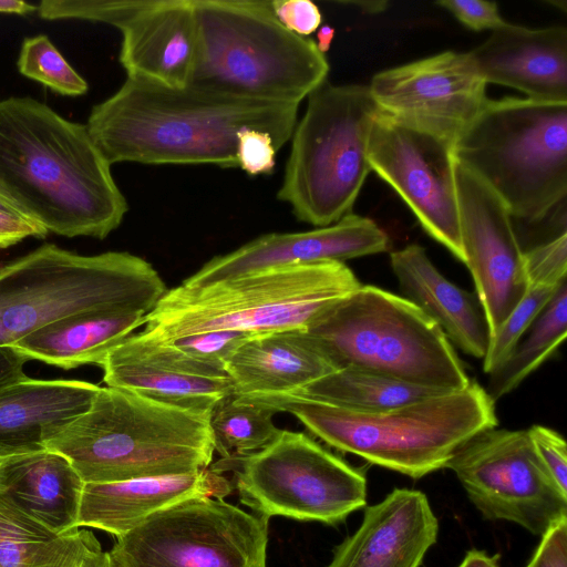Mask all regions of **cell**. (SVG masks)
Instances as JSON below:
<instances>
[{"label":"cell","instance_id":"e0dca14e","mask_svg":"<svg viewBox=\"0 0 567 567\" xmlns=\"http://www.w3.org/2000/svg\"><path fill=\"white\" fill-rule=\"evenodd\" d=\"M101 368L106 386L193 412L212 413L220 401L233 395L225 371L142 332L114 347Z\"/></svg>","mask_w":567,"mask_h":567},{"label":"cell","instance_id":"8fae6325","mask_svg":"<svg viewBox=\"0 0 567 567\" xmlns=\"http://www.w3.org/2000/svg\"><path fill=\"white\" fill-rule=\"evenodd\" d=\"M210 470L234 472L240 503L256 515L336 525L367 505V477L301 432L280 430L266 447L221 458Z\"/></svg>","mask_w":567,"mask_h":567},{"label":"cell","instance_id":"f6af8a7d","mask_svg":"<svg viewBox=\"0 0 567 567\" xmlns=\"http://www.w3.org/2000/svg\"><path fill=\"white\" fill-rule=\"evenodd\" d=\"M334 33V28L328 24L320 25V28L317 30L316 45L322 54H326L330 50Z\"/></svg>","mask_w":567,"mask_h":567},{"label":"cell","instance_id":"5bb4252c","mask_svg":"<svg viewBox=\"0 0 567 567\" xmlns=\"http://www.w3.org/2000/svg\"><path fill=\"white\" fill-rule=\"evenodd\" d=\"M368 158L371 171L401 196L422 228L464 264L454 145L379 111Z\"/></svg>","mask_w":567,"mask_h":567},{"label":"cell","instance_id":"7c38bea8","mask_svg":"<svg viewBox=\"0 0 567 567\" xmlns=\"http://www.w3.org/2000/svg\"><path fill=\"white\" fill-rule=\"evenodd\" d=\"M269 519L224 498L162 509L116 537L115 567H266Z\"/></svg>","mask_w":567,"mask_h":567},{"label":"cell","instance_id":"7402d4cb","mask_svg":"<svg viewBox=\"0 0 567 567\" xmlns=\"http://www.w3.org/2000/svg\"><path fill=\"white\" fill-rule=\"evenodd\" d=\"M233 489L229 480L209 467L174 475L84 483L78 526L118 537L162 509L196 497L224 498Z\"/></svg>","mask_w":567,"mask_h":567},{"label":"cell","instance_id":"44dd1931","mask_svg":"<svg viewBox=\"0 0 567 567\" xmlns=\"http://www.w3.org/2000/svg\"><path fill=\"white\" fill-rule=\"evenodd\" d=\"M486 83L516 89L527 99L567 103V29L505 23L470 52Z\"/></svg>","mask_w":567,"mask_h":567},{"label":"cell","instance_id":"30bf717a","mask_svg":"<svg viewBox=\"0 0 567 567\" xmlns=\"http://www.w3.org/2000/svg\"><path fill=\"white\" fill-rule=\"evenodd\" d=\"M307 97L277 197L298 220L326 227L351 213L371 172L368 146L380 110L369 85L324 81Z\"/></svg>","mask_w":567,"mask_h":567},{"label":"cell","instance_id":"4fadbf2b","mask_svg":"<svg viewBox=\"0 0 567 567\" xmlns=\"http://www.w3.org/2000/svg\"><path fill=\"white\" fill-rule=\"evenodd\" d=\"M445 468L455 473L487 519L515 523L543 536L567 516V495L543 466L527 430H483L454 452Z\"/></svg>","mask_w":567,"mask_h":567},{"label":"cell","instance_id":"b9f144b4","mask_svg":"<svg viewBox=\"0 0 567 567\" xmlns=\"http://www.w3.org/2000/svg\"><path fill=\"white\" fill-rule=\"evenodd\" d=\"M29 359L11 346L0 347V386L28 379L23 368Z\"/></svg>","mask_w":567,"mask_h":567},{"label":"cell","instance_id":"f907efd6","mask_svg":"<svg viewBox=\"0 0 567 567\" xmlns=\"http://www.w3.org/2000/svg\"><path fill=\"white\" fill-rule=\"evenodd\" d=\"M92 554H93V553H92ZM86 559H87V558H86ZM85 561H86V560H85ZM85 561H84V564L82 565V567H84V565H85Z\"/></svg>","mask_w":567,"mask_h":567},{"label":"cell","instance_id":"d590c367","mask_svg":"<svg viewBox=\"0 0 567 567\" xmlns=\"http://www.w3.org/2000/svg\"><path fill=\"white\" fill-rule=\"evenodd\" d=\"M277 152L272 137L266 132L244 128L237 133L238 168L251 176L272 173Z\"/></svg>","mask_w":567,"mask_h":567},{"label":"cell","instance_id":"74e56055","mask_svg":"<svg viewBox=\"0 0 567 567\" xmlns=\"http://www.w3.org/2000/svg\"><path fill=\"white\" fill-rule=\"evenodd\" d=\"M437 6L451 12L463 25L474 31L496 30L506 21L496 2L483 0H442Z\"/></svg>","mask_w":567,"mask_h":567},{"label":"cell","instance_id":"ac0fdd59","mask_svg":"<svg viewBox=\"0 0 567 567\" xmlns=\"http://www.w3.org/2000/svg\"><path fill=\"white\" fill-rule=\"evenodd\" d=\"M389 236L372 219L349 213L334 224L300 233L261 235L239 248L208 260L183 281L200 288L265 269L348 259L384 252Z\"/></svg>","mask_w":567,"mask_h":567},{"label":"cell","instance_id":"ffe728a7","mask_svg":"<svg viewBox=\"0 0 567 567\" xmlns=\"http://www.w3.org/2000/svg\"><path fill=\"white\" fill-rule=\"evenodd\" d=\"M437 533L426 495L394 488L365 507L361 525L336 547L328 567H420Z\"/></svg>","mask_w":567,"mask_h":567},{"label":"cell","instance_id":"f35d334b","mask_svg":"<svg viewBox=\"0 0 567 567\" xmlns=\"http://www.w3.org/2000/svg\"><path fill=\"white\" fill-rule=\"evenodd\" d=\"M271 7L279 22L300 37L308 38L321 25V12L310 0H276Z\"/></svg>","mask_w":567,"mask_h":567},{"label":"cell","instance_id":"bcb514c9","mask_svg":"<svg viewBox=\"0 0 567 567\" xmlns=\"http://www.w3.org/2000/svg\"><path fill=\"white\" fill-rule=\"evenodd\" d=\"M84 567H115V565L109 551L100 548L87 557Z\"/></svg>","mask_w":567,"mask_h":567},{"label":"cell","instance_id":"f1b7e54d","mask_svg":"<svg viewBox=\"0 0 567 567\" xmlns=\"http://www.w3.org/2000/svg\"><path fill=\"white\" fill-rule=\"evenodd\" d=\"M449 392L452 391L343 368L286 395L358 413H378Z\"/></svg>","mask_w":567,"mask_h":567},{"label":"cell","instance_id":"d6986e66","mask_svg":"<svg viewBox=\"0 0 567 567\" xmlns=\"http://www.w3.org/2000/svg\"><path fill=\"white\" fill-rule=\"evenodd\" d=\"M117 29L120 62L127 76L171 86L190 82L199 45L194 0L135 1Z\"/></svg>","mask_w":567,"mask_h":567},{"label":"cell","instance_id":"6da1fadb","mask_svg":"<svg viewBox=\"0 0 567 567\" xmlns=\"http://www.w3.org/2000/svg\"><path fill=\"white\" fill-rule=\"evenodd\" d=\"M299 104L255 100L187 84L127 76L95 105L87 131L112 165L213 164L238 168L237 133H268L279 151L298 121Z\"/></svg>","mask_w":567,"mask_h":567},{"label":"cell","instance_id":"cb8c5ba5","mask_svg":"<svg viewBox=\"0 0 567 567\" xmlns=\"http://www.w3.org/2000/svg\"><path fill=\"white\" fill-rule=\"evenodd\" d=\"M100 386L79 380H25L0 386V460L45 450L61 426L85 412Z\"/></svg>","mask_w":567,"mask_h":567},{"label":"cell","instance_id":"2e32d148","mask_svg":"<svg viewBox=\"0 0 567 567\" xmlns=\"http://www.w3.org/2000/svg\"><path fill=\"white\" fill-rule=\"evenodd\" d=\"M455 183L464 264L491 338L528 290L524 250L507 206L483 179L457 162Z\"/></svg>","mask_w":567,"mask_h":567},{"label":"cell","instance_id":"d4e9b609","mask_svg":"<svg viewBox=\"0 0 567 567\" xmlns=\"http://www.w3.org/2000/svg\"><path fill=\"white\" fill-rule=\"evenodd\" d=\"M336 370L305 330L255 336L226 364L235 396L290 394Z\"/></svg>","mask_w":567,"mask_h":567},{"label":"cell","instance_id":"d6a6232c","mask_svg":"<svg viewBox=\"0 0 567 567\" xmlns=\"http://www.w3.org/2000/svg\"><path fill=\"white\" fill-rule=\"evenodd\" d=\"M559 286L528 287L523 299L489 338V343L483 358V370L485 373L489 374L493 372L507 358Z\"/></svg>","mask_w":567,"mask_h":567},{"label":"cell","instance_id":"9a60e30c","mask_svg":"<svg viewBox=\"0 0 567 567\" xmlns=\"http://www.w3.org/2000/svg\"><path fill=\"white\" fill-rule=\"evenodd\" d=\"M470 54L445 51L377 73L369 85L380 111L455 143L488 101Z\"/></svg>","mask_w":567,"mask_h":567},{"label":"cell","instance_id":"8d00e7d4","mask_svg":"<svg viewBox=\"0 0 567 567\" xmlns=\"http://www.w3.org/2000/svg\"><path fill=\"white\" fill-rule=\"evenodd\" d=\"M533 447L560 492L567 495V446L555 430L533 425L527 430Z\"/></svg>","mask_w":567,"mask_h":567},{"label":"cell","instance_id":"1f68e13d","mask_svg":"<svg viewBox=\"0 0 567 567\" xmlns=\"http://www.w3.org/2000/svg\"><path fill=\"white\" fill-rule=\"evenodd\" d=\"M17 64L21 74L62 95L78 96L89 89L47 35L24 39Z\"/></svg>","mask_w":567,"mask_h":567},{"label":"cell","instance_id":"ba28073f","mask_svg":"<svg viewBox=\"0 0 567 567\" xmlns=\"http://www.w3.org/2000/svg\"><path fill=\"white\" fill-rule=\"evenodd\" d=\"M305 331L337 370L352 368L451 391L472 381L434 321L405 298L375 286L360 285Z\"/></svg>","mask_w":567,"mask_h":567},{"label":"cell","instance_id":"484cf974","mask_svg":"<svg viewBox=\"0 0 567 567\" xmlns=\"http://www.w3.org/2000/svg\"><path fill=\"white\" fill-rule=\"evenodd\" d=\"M83 486L69 460L47 449L0 460V494L58 534L80 528Z\"/></svg>","mask_w":567,"mask_h":567},{"label":"cell","instance_id":"3957f363","mask_svg":"<svg viewBox=\"0 0 567 567\" xmlns=\"http://www.w3.org/2000/svg\"><path fill=\"white\" fill-rule=\"evenodd\" d=\"M210 415L100 386L89 409L44 447L68 458L84 483L197 472L215 452Z\"/></svg>","mask_w":567,"mask_h":567},{"label":"cell","instance_id":"f546056e","mask_svg":"<svg viewBox=\"0 0 567 567\" xmlns=\"http://www.w3.org/2000/svg\"><path fill=\"white\" fill-rule=\"evenodd\" d=\"M567 336V280L560 284L537 319L507 358L489 373L487 393L496 402L515 390L548 360Z\"/></svg>","mask_w":567,"mask_h":567},{"label":"cell","instance_id":"4dcf8cb0","mask_svg":"<svg viewBox=\"0 0 567 567\" xmlns=\"http://www.w3.org/2000/svg\"><path fill=\"white\" fill-rule=\"evenodd\" d=\"M275 412L230 395L220 401L210 415L215 451L221 458L239 457L262 450L279 434Z\"/></svg>","mask_w":567,"mask_h":567},{"label":"cell","instance_id":"681fc988","mask_svg":"<svg viewBox=\"0 0 567 567\" xmlns=\"http://www.w3.org/2000/svg\"><path fill=\"white\" fill-rule=\"evenodd\" d=\"M548 3L555 4L560 10L566 11V1L565 0H561V1H548Z\"/></svg>","mask_w":567,"mask_h":567},{"label":"cell","instance_id":"7a4b0ae2","mask_svg":"<svg viewBox=\"0 0 567 567\" xmlns=\"http://www.w3.org/2000/svg\"><path fill=\"white\" fill-rule=\"evenodd\" d=\"M0 196L65 237L104 239L128 210L86 125L31 97L0 101Z\"/></svg>","mask_w":567,"mask_h":567},{"label":"cell","instance_id":"9c48e42d","mask_svg":"<svg viewBox=\"0 0 567 567\" xmlns=\"http://www.w3.org/2000/svg\"><path fill=\"white\" fill-rule=\"evenodd\" d=\"M454 150L513 219L539 223L566 200L567 103L488 99Z\"/></svg>","mask_w":567,"mask_h":567},{"label":"cell","instance_id":"603a6c76","mask_svg":"<svg viewBox=\"0 0 567 567\" xmlns=\"http://www.w3.org/2000/svg\"><path fill=\"white\" fill-rule=\"evenodd\" d=\"M390 264L403 298L434 321L456 348L483 359L489 329L477 296L446 279L417 244L391 252Z\"/></svg>","mask_w":567,"mask_h":567},{"label":"cell","instance_id":"60d3db41","mask_svg":"<svg viewBox=\"0 0 567 567\" xmlns=\"http://www.w3.org/2000/svg\"><path fill=\"white\" fill-rule=\"evenodd\" d=\"M41 226L17 215L0 210V249L8 248L28 237H44Z\"/></svg>","mask_w":567,"mask_h":567},{"label":"cell","instance_id":"ee69618b","mask_svg":"<svg viewBox=\"0 0 567 567\" xmlns=\"http://www.w3.org/2000/svg\"><path fill=\"white\" fill-rule=\"evenodd\" d=\"M37 10V6L20 0H0V13L27 14Z\"/></svg>","mask_w":567,"mask_h":567},{"label":"cell","instance_id":"7bdbcfd3","mask_svg":"<svg viewBox=\"0 0 567 567\" xmlns=\"http://www.w3.org/2000/svg\"><path fill=\"white\" fill-rule=\"evenodd\" d=\"M457 567H499L498 556H489L484 550L472 549L466 553Z\"/></svg>","mask_w":567,"mask_h":567},{"label":"cell","instance_id":"e575fe53","mask_svg":"<svg viewBox=\"0 0 567 567\" xmlns=\"http://www.w3.org/2000/svg\"><path fill=\"white\" fill-rule=\"evenodd\" d=\"M524 264L529 286H559L567 280L566 228L545 243L524 250Z\"/></svg>","mask_w":567,"mask_h":567},{"label":"cell","instance_id":"52a82bcc","mask_svg":"<svg viewBox=\"0 0 567 567\" xmlns=\"http://www.w3.org/2000/svg\"><path fill=\"white\" fill-rule=\"evenodd\" d=\"M165 292L158 272L138 256H83L45 244L0 266V347L79 312L147 313Z\"/></svg>","mask_w":567,"mask_h":567},{"label":"cell","instance_id":"836d02e7","mask_svg":"<svg viewBox=\"0 0 567 567\" xmlns=\"http://www.w3.org/2000/svg\"><path fill=\"white\" fill-rule=\"evenodd\" d=\"M255 336L236 330H214L164 341L199 362L226 372V364L230 357L243 343Z\"/></svg>","mask_w":567,"mask_h":567},{"label":"cell","instance_id":"8992f818","mask_svg":"<svg viewBox=\"0 0 567 567\" xmlns=\"http://www.w3.org/2000/svg\"><path fill=\"white\" fill-rule=\"evenodd\" d=\"M198 55L188 84L255 100L300 104L327 81L316 42L284 27L268 0H194Z\"/></svg>","mask_w":567,"mask_h":567},{"label":"cell","instance_id":"c3c4849f","mask_svg":"<svg viewBox=\"0 0 567 567\" xmlns=\"http://www.w3.org/2000/svg\"><path fill=\"white\" fill-rule=\"evenodd\" d=\"M0 210L8 213V214L20 216L18 214V212L1 196H0ZM20 217H22V216H20Z\"/></svg>","mask_w":567,"mask_h":567},{"label":"cell","instance_id":"83f0119b","mask_svg":"<svg viewBox=\"0 0 567 567\" xmlns=\"http://www.w3.org/2000/svg\"><path fill=\"white\" fill-rule=\"evenodd\" d=\"M100 548L92 532L54 533L0 494V567H82Z\"/></svg>","mask_w":567,"mask_h":567},{"label":"cell","instance_id":"7dc6e473","mask_svg":"<svg viewBox=\"0 0 567 567\" xmlns=\"http://www.w3.org/2000/svg\"><path fill=\"white\" fill-rule=\"evenodd\" d=\"M350 4H355L360 7V9L368 13H378L383 11L388 7L386 1H355V2H348Z\"/></svg>","mask_w":567,"mask_h":567},{"label":"cell","instance_id":"5b68a950","mask_svg":"<svg viewBox=\"0 0 567 567\" xmlns=\"http://www.w3.org/2000/svg\"><path fill=\"white\" fill-rule=\"evenodd\" d=\"M360 285L344 262L270 268L200 288L181 285L145 315L142 333L168 340L214 330H307Z\"/></svg>","mask_w":567,"mask_h":567},{"label":"cell","instance_id":"4316f807","mask_svg":"<svg viewBox=\"0 0 567 567\" xmlns=\"http://www.w3.org/2000/svg\"><path fill=\"white\" fill-rule=\"evenodd\" d=\"M143 312L86 311L54 320L11 347L29 360L70 370L102 365L109 352L145 323Z\"/></svg>","mask_w":567,"mask_h":567},{"label":"cell","instance_id":"277c9868","mask_svg":"<svg viewBox=\"0 0 567 567\" xmlns=\"http://www.w3.org/2000/svg\"><path fill=\"white\" fill-rule=\"evenodd\" d=\"M296 416L338 451L421 478L445 468L454 452L498 424L495 401L475 381L457 391L378 413H358L286 394L237 396Z\"/></svg>","mask_w":567,"mask_h":567},{"label":"cell","instance_id":"ab89813d","mask_svg":"<svg viewBox=\"0 0 567 567\" xmlns=\"http://www.w3.org/2000/svg\"><path fill=\"white\" fill-rule=\"evenodd\" d=\"M526 567H567V516L555 522Z\"/></svg>","mask_w":567,"mask_h":567}]
</instances>
